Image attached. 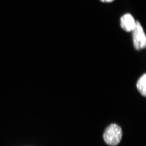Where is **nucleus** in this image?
Listing matches in <instances>:
<instances>
[{
	"label": "nucleus",
	"mask_w": 146,
	"mask_h": 146,
	"mask_svg": "<svg viewBox=\"0 0 146 146\" xmlns=\"http://www.w3.org/2000/svg\"><path fill=\"white\" fill-rule=\"evenodd\" d=\"M101 2L104 3H110L112 2L114 0H100Z\"/></svg>",
	"instance_id": "39448f33"
},
{
	"label": "nucleus",
	"mask_w": 146,
	"mask_h": 146,
	"mask_svg": "<svg viewBox=\"0 0 146 146\" xmlns=\"http://www.w3.org/2000/svg\"><path fill=\"white\" fill-rule=\"evenodd\" d=\"M146 74H144L138 80L136 83V87L139 93L143 96H146Z\"/></svg>",
	"instance_id": "20e7f679"
},
{
	"label": "nucleus",
	"mask_w": 146,
	"mask_h": 146,
	"mask_svg": "<svg viewBox=\"0 0 146 146\" xmlns=\"http://www.w3.org/2000/svg\"><path fill=\"white\" fill-rule=\"evenodd\" d=\"M122 135V131L119 126L116 124H112L106 129L103 138L107 145L115 146L119 143Z\"/></svg>",
	"instance_id": "f257e3e1"
},
{
	"label": "nucleus",
	"mask_w": 146,
	"mask_h": 146,
	"mask_svg": "<svg viewBox=\"0 0 146 146\" xmlns=\"http://www.w3.org/2000/svg\"><path fill=\"white\" fill-rule=\"evenodd\" d=\"M132 32L134 48L138 51L145 49L146 46V35L140 22L136 21L135 28Z\"/></svg>",
	"instance_id": "f03ea898"
},
{
	"label": "nucleus",
	"mask_w": 146,
	"mask_h": 146,
	"mask_svg": "<svg viewBox=\"0 0 146 146\" xmlns=\"http://www.w3.org/2000/svg\"><path fill=\"white\" fill-rule=\"evenodd\" d=\"M136 24V21L130 13H126L121 17L120 25L121 28L126 32H130L133 31Z\"/></svg>",
	"instance_id": "7ed1b4c3"
}]
</instances>
